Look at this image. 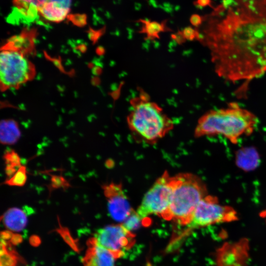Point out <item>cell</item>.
<instances>
[{
	"label": "cell",
	"instance_id": "obj_26",
	"mask_svg": "<svg viewBox=\"0 0 266 266\" xmlns=\"http://www.w3.org/2000/svg\"><path fill=\"white\" fill-rule=\"evenodd\" d=\"M260 216L266 218V209L260 213Z\"/></svg>",
	"mask_w": 266,
	"mask_h": 266
},
{
	"label": "cell",
	"instance_id": "obj_7",
	"mask_svg": "<svg viewBox=\"0 0 266 266\" xmlns=\"http://www.w3.org/2000/svg\"><path fill=\"white\" fill-rule=\"evenodd\" d=\"M238 219L236 211L231 206L219 203L217 198L206 195L198 204L190 223L188 230L211 225L234 221Z\"/></svg>",
	"mask_w": 266,
	"mask_h": 266
},
{
	"label": "cell",
	"instance_id": "obj_10",
	"mask_svg": "<svg viewBox=\"0 0 266 266\" xmlns=\"http://www.w3.org/2000/svg\"><path fill=\"white\" fill-rule=\"evenodd\" d=\"M47 0H13V10L8 18L13 24H29L38 17L39 8Z\"/></svg>",
	"mask_w": 266,
	"mask_h": 266
},
{
	"label": "cell",
	"instance_id": "obj_15",
	"mask_svg": "<svg viewBox=\"0 0 266 266\" xmlns=\"http://www.w3.org/2000/svg\"><path fill=\"white\" fill-rule=\"evenodd\" d=\"M21 136L18 124L14 120H2L0 124V141L3 145L15 144Z\"/></svg>",
	"mask_w": 266,
	"mask_h": 266
},
{
	"label": "cell",
	"instance_id": "obj_22",
	"mask_svg": "<svg viewBox=\"0 0 266 266\" xmlns=\"http://www.w3.org/2000/svg\"><path fill=\"white\" fill-rule=\"evenodd\" d=\"M182 34L185 40H193L198 39L199 36V31L196 29H194L191 27L185 28L182 31Z\"/></svg>",
	"mask_w": 266,
	"mask_h": 266
},
{
	"label": "cell",
	"instance_id": "obj_6",
	"mask_svg": "<svg viewBox=\"0 0 266 266\" xmlns=\"http://www.w3.org/2000/svg\"><path fill=\"white\" fill-rule=\"evenodd\" d=\"M176 176L165 171L154 183L142 198L136 212L143 219L152 214L165 219L168 211Z\"/></svg>",
	"mask_w": 266,
	"mask_h": 266
},
{
	"label": "cell",
	"instance_id": "obj_11",
	"mask_svg": "<svg viewBox=\"0 0 266 266\" xmlns=\"http://www.w3.org/2000/svg\"><path fill=\"white\" fill-rule=\"evenodd\" d=\"M247 246L244 241L223 246L217 255L218 266H245L248 257Z\"/></svg>",
	"mask_w": 266,
	"mask_h": 266
},
{
	"label": "cell",
	"instance_id": "obj_16",
	"mask_svg": "<svg viewBox=\"0 0 266 266\" xmlns=\"http://www.w3.org/2000/svg\"><path fill=\"white\" fill-rule=\"evenodd\" d=\"M236 160L237 166L241 168L251 170L258 166L259 158L255 149L244 148L237 152Z\"/></svg>",
	"mask_w": 266,
	"mask_h": 266
},
{
	"label": "cell",
	"instance_id": "obj_9",
	"mask_svg": "<svg viewBox=\"0 0 266 266\" xmlns=\"http://www.w3.org/2000/svg\"><path fill=\"white\" fill-rule=\"evenodd\" d=\"M110 216L115 221L123 222L132 212L128 198L121 183L110 182L102 186Z\"/></svg>",
	"mask_w": 266,
	"mask_h": 266
},
{
	"label": "cell",
	"instance_id": "obj_1",
	"mask_svg": "<svg viewBox=\"0 0 266 266\" xmlns=\"http://www.w3.org/2000/svg\"><path fill=\"white\" fill-rule=\"evenodd\" d=\"M199 33L219 77L248 82L266 73V0H224Z\"/></svg>",
	"mask_w": 266,
	"mask_h": 266
},
{
	"label": "cell",
	"instance_id": "obj_5",
	"mask_svg": "<svg viewBox=\"0 0 266 266\" xmlns=\"http://www.w3.org/2000/svg\"><path fill=\"white\" fill-rule=\"evenodd\" d=\"M30 54L7 42L1 47L0 55L1 90L18 88L34 76L35 67L28 57Z\"/></svg>",
	"mask_w": 266,
	"mask_h": 266
},
{
	"label": "cell",
	"instance_id": "obj_14",
	"mask_svg": "<svg viewBox=\"0 0 266 266\" xmlns=\"http://www.w3.org/2000/svg\"><path fill=\"white\" fill-rule=\"evenodd\" d=\"M1 220L9 230L17 232L22 231L28 222L27 215L23 210L18 207L8 209L1 216Z\"/></svg>",
	"mask_w": 266,
	"mask_h": 266
},
{
	"label": "cell",
	"instance_id": "obj_18",
	"mask_svg": "<svg viewBox=\"0 0 266 266\" xmlns=\"http://www.w3.org/2000/svg\"><path fill=\"white\" fill-rule=\"evenodd\" d=\"M3 157L5 164V172L8 178L22 166L21 159L19 155L12 149L6 151Z\"/></svg>",
	"mask_w": 266,
	"mask_h": 266
},
{
	"label": "cell",
	"instance_id": "obj_17",
	"mask_svg": "<svg viewBox=\"0 0 266 266\" xmlns=\"http://www.w3.org/2000/svg\"><path fill=\"white\" fill-rule=\"evenodd\" d=\"M140 22L142 24L140 32L146 35L147 39L152 40L158 38L161 33L169 31L165 22L160 23L156 21L140 20Z\"/></svg>",
	"mask_w": 266,
	"mask_h": 266
},
{
	"label": "cell",
	"instance_id": "obj_8",
	"mask_svg": "<svg viewBox=\"0 0 266 266\" xmlns=\"http://www.w3.org/2000/svg\"><path fill=\"white\" fill-rule=\"evenodd\" d=\"M96 243L117 259L125 255L135 242V235L122 224H112L99 229L93 237Z\"/></svg>",
	"mask_w": 266,
	"mask_h": 266
},
{
	"label": "cell",
	"instance_id": "obj_2",
	"mask_svg": "<svg viewBox=\"0 0 266 266\" xmlns=\"http://www.w3.org/2000/svg\"><path fill=\"white\" fill-rule=\"evenodd\" d=\"M258 123L254 114L233 102L224 108L211 109L203 114L198 121L194 136L221 134L236 144L241 136L251 134Z\"/></svg>",
	"mask_w": 266,
	"mask_h": 266
},
{
	"label": "cell",
	"instance_id": "obj_21",
	"mask_svg": "<svg viewBox=\"0 0 266 266\" xmlns=\"http://www.w3.org/2000/svg\"><path fill=\"white\" fill-rule=\"evenodd\" d=\"M137 214L136 211L133 209L131 213L122 223L129 231H134L138 229L142 224H144V220Z\"/></svg>",
	"mask_w": 266,
	"mask_h": 266
},
{
	"label": "cell",
	"instance_id": "obj_20",
	"mask_svg": "<svg viewBox=\"0 0 266 266\" xmlns=\"http://www.w3.org/2000/svg\"><path fill=\"white\" fill-rule=\"evenodd\" d=\"M27 180V170L25 166L22 165L17 171L4 182V184L9 186L22 187Z\"/></svg>",
	"mask_w": 266,
	"mask_h": 266
},
{
	"label": "cell",
	"instance_id": "obj_24",
	"mask_svg": "<svg viewBox=\"0 0 266 266\" xmlns=\"http://www.w3.org/2000/svg\"><path fill=\"white\" fill-rule=\"evenodd\" d=\"M190 21L193 26L199 27L202 24L203 19L199 15L193 14L191 16Z\"/></svg>",
	"mask_w": 266,
	"mask_h": 266
},
{
	"label": "cell",
	"instance_id": "obj_3",
	"mask_svg": "<svg viewBox=\"0 0 266 266\" xmlns=\"http://www.w3.org/2000/svg\"><path fill=\"white\" fill-rule=\"evenodd\" d=\"M130 104L131 109L127 117L129 128L146 143L157 142L173 129L172 120L142 89L130 100Z\"/></svg>",
	"mask_w": 266,
	"mask_h": 266
},
{
	"label": "cell",
	"instance_id": "obj_4",
	"mask_svg": "<svg viewBox=\"0 0 266 266\" xmlns=\"http://www.w3.org/2000/svg\"><path fill=\"white\" fill-rule=\"evenodd\" d=\"M175 176L176 182L165 220L187 226L198 204L207 195V190L202 179L193 173L183 172Z\"/></svg>",
	"mask_w": 266,
	"mask_h": 266
},
{
	"label": "cell",
	"instance_id": "obj_25",
	"mask_svg": "<svg viewBox=\"0 0 266 266\" xmlns=\"http://www.w3.org/2000/svg\"><path fill=\"white\" fill-rule=\"evenodd\" d=\"M197 4L201 6H205L209 5L210 0H197Z\"/></svg>",
	"mask_w": 266,
	"mask_h": 266
},
{
	"label": "cell",
	"instance_id": "obj_13",
	"mask_svg": "<svg viewBox=\"0 0 266 266\" xmlns=\"http://www.w3.org/2000/svg\"><path fill=\"white\" fill-rule=\"evenodd\" d=\"M72 0H47L39 8V13L47 20L53 22L63 21L70 11Z\"/></svg>",
	"mask_w": 266,
	"mask_h": 266
},
{
	"label": "cell",
	"instance_id": "obj_23",
	"mask_svg": "<svg viewBox=\"0 0 266 266\" xmlns=\"http://www.w3.org/2000/svg\"><path fill=\"white\" fill-rule=\"evenodd\" d=\"M67 182L60 176H53L51 179V187L54 189L67 186Z\"/></svg>",
	"mask_w": 266,
	"mask_h": 266
},
{
	"label": "cell",
	"instance_id": "obj_19",
	"mask_svg": "<svg viewBox=\"0 0 266 266\" xmlns=\"http://www.w3.org/2000/svg\"><path fill=\"white\" fill-rule=\"evenodd\" d=\"M4 239L1 241L0 266H16L18 257L15 252L9 250Z\"/></svg>",
	"mask_w": 266,
	"mask_h": 266
},
{
	"label": "cell",
	"instance_id": "obj_12",
	"mask_svg": "<svg viewBox=\"0 0 266 266\" xmlns=\"http://www.w3.org/2000/svg\"><path fill=\"white\" fill-rule=\"evenodd\" d=\"M87 245L84 261L93 266H114L116 258L110 251L98 244L93 237L88 241Z\"/></svg>",
	"mask_w": 266,
	"mask_h": 266
}]
</instances>
